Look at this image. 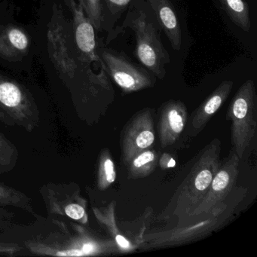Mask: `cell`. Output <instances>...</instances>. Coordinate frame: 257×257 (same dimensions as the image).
I'll use <instances>...</instances> for the list:
<instances>
[{
  "mask_svg": "<svg viewBox=\"0 0 257 257\" xmlns=\"http://www.w3.org/2000/svg\"><path fill=\"white\" fill-rule=\"evenodd\" d=\"M57 230L40 234L25 242L34 255L50 256H84L98 252L97 243L88 237L86 231L76 224L75 233L70 232L63 222L54 220Z\"/></svg>",
  "mask_w": 257,
  "mask_h": 257,
  "instance_id": "obj_1",
  "label": "cell"
},
{
  "mask_svg": "<svg viewBox=\"0 0 257 257\" xmlns=\"http://www.w3.org/2000/svg\"><path fill=\"white\" fill-rule=\"evenodd\" d=\"M124 27L131 28L135 34V54L138 61L156 77L163 79L166 75L165 65L169 64L170 56L153 22L144 12L139 10L128 13Z\"/></svg>",
  "mask_w": 257,
  "mask_h": 257,
  "instance_id": "obj_2",
  "label": "cell"
},
{
  "mask_svg": "<svg viewBox=\"0 0 257 257\" xmlns=\"http://www.w3.org/2000/svg\"><path fill=\"white\" fill-rule=\"evenodd\" d=\"M40 121V109L31 93L19 82L0 74V122L31 132Z\"/></svg>",
  "mask_w": 257,
  "mask_h": 257,
  "instance_id": "obj_3",
  "label": "cell"
},
{
  "mask_svg": "<svg viewBox=\"0 0 257 257\" xmlns=\"http://www.w3.org/2000/svg\"><path fill=\"white\" fill-rule=\"evenodd\" d=\"M255 100L254 82L248 79L239 88L230 105L228 116L231 120V141L239 159L243 157L255 133Z\"/></svg>",
  "mask_w": 257,
  "mask_h": 257,
  "instance_id": "obj_4",
  "label": "cell"
},
{
  "mask_svg": "<svg viewBox=\"0 0 257 257\" xmlns=\"http://www.w3.org/2000/svg\"><path fill=\"white\" fill-rule=\"evenodd\" d=\"M219 144L212 143L195 164L185 185L180 189L177 203L179 209H184L185 213L191 209L195 210L207 194L219 168Z\"/></svg>",
  "mask_w": 257,
  "mask_h": 257,
  "instance_id": "obj_5",
  "label": "cell"
},
{
  "mask_svg": "<svg viewBox=\"0 0 257 257\" xmlns=\"http://www.w3.org/2000/svg\"><path fill=\"white\" fill-rule=\"evenodd\" d=\"M39 193L49 216H63L82 224L88 222L86 201L76 183L49 182L40 188Z\"/></svg>",
  "mask_w": 257,
  "mask_h": 257,
  "instance_id": "obj_6",
  "label": "cell"
},
{
  "mask_svg": "<svg viewBox=\"0 0 257 257\" xmlns=\"http://www.w3.org/2000/svg\"><path fill=\"white\" fill-rule=\"evenodd\" d=\"M105 70L124 93L136 92L153 87L156 80L148 70L134 63L123 52L100 50Z\"/></svg>",
  "mask_w": 257,
  "mask_h": 257,
  "instance_id": "obj_7",
  "label": "cell"
},
{
  "mask_svg": "<svg viewBox=\"0 0 257 257\" xmlns=\"http://www.w3.org/2000/svg\"><path fill=\"white\" fill-rule=\"evenodd\" d=\"M239 157L235 151L231 152L228 159L219 167L215 174L208 191L202 201L191 214L199 215L208 213L223 201L235 183L238 174Z\"/></svg>",
  "mask_w": 257,
  "mask_h": 257,
  "instance_id": "obj_8",
  "label": "cell"
},
{
  "mask_svg": "<svg viewBox=\"0 0 257 257\" xmlns=\"http://www.w3.org/2000/svg\"><path fill=\"white\" fill-rule=\"evenodd\" d=\"M73 15L75 42L79 52V58L84 62L98 63L105 70L103 61L97 53L95 29L84 13L82 7L75 0H64Z\"/></svg>",
  "mask_w": 257,
  "mask_h": 257,
  "instance_id": "obj_9",
  "label": "cell"
},
{
  "mask_svg": "<svg viewBox=\"0 0 257 257\" xmlns=\"http://www.w3.org/2000/svg\"><path fill=\"white\" fill-rule=\"evenodd\" d=\"M136 115L126 129L123 139V157L126 164L151 147L155 141L154 126L150 110L142 111Z\"/></svg>",
  "mask_w": 257,
  "mask_h": 257,
  "instance_id": "obj_10",
  "label": "cell"
},
{
  "mask_svg": "<svg viewBox=\"0 0 257 257\" xmlns=\"http://www.w3.org/2000/svg\"><path fill=\"white\" fill-rule=\"evenodd\" d=\"M187 111L184 103L171 100L162 107L159 123V138L162 147L174 144L186 125Z\"/></svg>",
  "mask_w": 257,
  "mask_h": 257,
  "instance_id": "obj_11",
  "label": "cell"
},
{
  "mask_svg": "<svg viewBox=\"0 0 257 257\" xmlns=\"http://www.w3.org/2000/svg\"><path fill=\"white\" fill-rule=\"evenodd\" d=\"M162 31L168 37L173 49L180 50L182 31L180 22L170 0H147Z\"/></svg>",
  "mask_w": 257,
  "mask_h": 257,
  "instance_id": "obj_12",
  "label": "cell"
},
{
  "mask_svg": "<svg viewBox=\"0 0 257 257\" xmlns=\"http://www.w3.org/2000/svg\"><path fill=\"white\" fill-rule=\"evenodd\" d=\"M232 81H224L198 108L192 118V129L200 132L226 100L232 89Z\"/></svg>",
  "mask_w": 257,
  "mask_h": 257,
  "instance_id": "obj_13",
  "label": "cell"
},
{
  "mask_svg": "<svg viewBox=\"0 0 257 257\" xmlns=\"http://www.w3.org/2000/svg\"><path fill=\"white\" fill-rule=\"evenodd\" d=\"M29 46V37L18 27L10 26L0 32V56L3 58L25 55Z\"/></svg>",
  "mask_w": 257,
  "mask_h": 257,
  "instance_id": "obj_14",
  "label": "cell"
},
{
  "mask_svg": "<svg viewBox=\"0 0 257 257\" xmlns=\"http://www.w3.org/2000/svg\"><path fill=\"white\" fill-rule=\"evenodd\" d=\"M7 206L22 209L37 219L40 218L34 210L32 198L16 188L0 183V207Z\"/></svg>",
  "mask_w": 257,
  "mask_h": 257,
  "instance_id": "obj_15",
  "label": "cell"
},
{
  "mask_svg": "<svg viewBox=\"0 0 257 257\" xmlns=\"http://www.w3.org/2000/svg\"><path fill=\"white\" fill-rule=\"evenodd\" d=\"M222 10L231 22L242 31L248 32L251 28L249 7L244 0H219Z\"/></svg>",
  "mask_w": 257,
  "mask_h": 257,
  "instance_id": "obj_16",
  "label": "cell"
},
{
  "mask_svg": "<svg viewBox=\"0 0 257 257\" xmlns=\"http://www.w3.org/2000/svg\"><path fill=\"white\" fill-rule=\"evenodd\" d=\"M157 155L150 150H144L135 156L129 165V173L134 177H143L153 172L156 168Z\"/></svg>",
  "mask_w": 257,
  "mask_h": 257,
  "instance_id": "obj_17",
  "label": "cell"
},
{
  "mask_svg": "<svg viewBox=\"0 0 257 257\" xmlns=\"http://www.w3.org/2000/svg\"><path fill=\"white\" fill-rule=\"evenodd\" d=\"M19 152L16 146L0 133V174L13 171L19 162Z\"/></svg>",
  "mask_w": 257,
  "mask_h": 257,
  "instance_id": "obj_18",
  "label": "cell"
},
{
  "mask_svg": "<svg viewBox=\"0 0 257 257\" xmlns=\"http://www.w3.org/2000/svg\"><path fill=\"white\" fill-rule=\"evenodd\" d=\"M115 166L113 162L106 150L100 155L97 172V186L101 190L107 189L115 181Z\"/></svg>",
  "mask_w": 257,
  "mask_h": 257,
  "instance_id": "obj_19",
  "label": "cell"
},
{
  "mask_svg": "<svg viewBox=\"0 0 257 257\" xmlns=\"http://www.w3.org/2000/svg\"><path fill=\"white\" fill-rule=\"evenodd\" d=\"M87 18L97 31H101L103 24V4L102 0H79Z\"/></svg>",
  "mask_w": 257,
  "mask_h": 257,
  "instance_id": "obj_20",
  "label": "cell"
},
{
  "mask_svg": "<svg viewBox=\"0 0 257 257\" xmlns=\"http://www.w3.org/2000/svg\"><path fill=\"white\" fill-rule=\"evenodd\" d=\"M112 15L122 13L130 5L132 0H102Z\"/></svg>",
  "mask_w": 257,
  "mask_h": 257,
  "instance_id": "obj_21",
  "label": "cell"
},
{
  "mask_svg": "<svg viewBox=\"0 0 257 257\" xmlns=\"http://www.w3.org/2000/svg\"><path fill=\"white\" fill-rule=\"evenodd\" d=\"M16 214L11 210L0 207V230L8 229L14 225Z\"/></svg>",
  "mask_w": 257,
  "mask_h": 257,
  "instance_id": "obj_22",
  "label": "cell"
},
{
  "mask_svg": "<svg viewBox=\"0 0 257 257\" xmlns=\"http://www.w3.org/2000/svg\"><path fill=\"white\" fill-rule=\"evenodd\" d=\"M22 249L20 244L13 242L0 241V255L13 256Z\"/></svg>",
  "mask_w": 257,
  "mask_h": 257,
  "instance_id": "obj_23",
  "label": "cell"
},
{
  "mask_svg": "<svg viewBox=\"0 0 257 257\" xmlns=\"http://www.w3.org/2000/svg\"><path fill=\"white\" fill-rule=\"evenodd\" d=\"M115 240H116L117 243L122 248H128L130 246V243L127 241V239L124 238L120 234H117L115 237Z\"/></svg>",
  "mask_w": 257,
  "mask_h": 257,
  "instance_id": "obj_24",
  "label": "cell"
},
{
  "mask_svg": "<svg viewBox=\"0 0 257 257\" xmlns=\"http://www.w3.org/2000/svg\"><path fill=\"white\" fill-rule=\"evenodd\" d=\"M162 164L163 165L162 166L165 167V168H174L176 165V162L174 159L172 158H170L169 161H168V163L165 161H162Z\"/></svg>",
  "mask_w": 257,
  "mask_h": 257,
  "instance_id": "obj_25",
  "label": "cell"
}]
</instances>
